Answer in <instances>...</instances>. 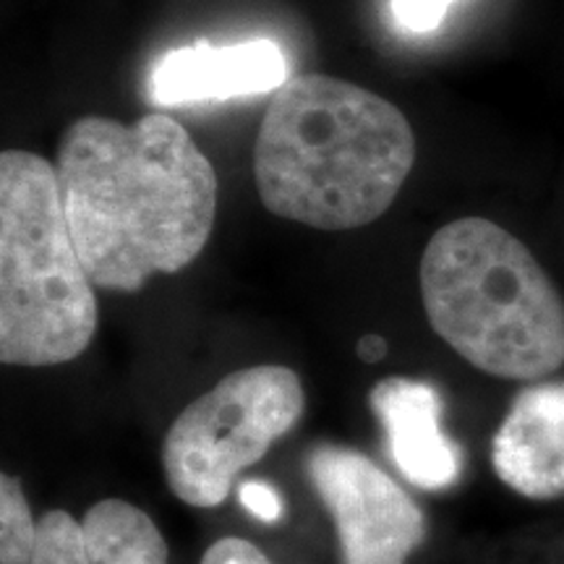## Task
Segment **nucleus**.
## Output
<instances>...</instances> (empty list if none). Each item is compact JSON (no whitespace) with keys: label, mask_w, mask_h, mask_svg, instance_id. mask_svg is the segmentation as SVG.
Masks as SVG:
<instances>
[{"label":"nucleus","mask_w":564,"mask_h":564,"mask_svg":"<svg viewBox=\"0 0 564 564\" xmlns=\"http://www.w3.org/2000/svg\"><path fill=\"white\" fill-rule=\"evenodd\" d=\"M238 502L243 505L246 512L267 525L280 523L285 518V499H282V494L272 484L259 481V478H251V481L238 486Z\"/></svg>","instance_id":"obj_13"},{"label":"nucleus","mask_w":564,"mask_h":564,"mask_svg":"<svg viewBox=\"0 0 564 564\" xmlns=\"http://www.w3.org/2000/svg\"><path fill=\"white\" fill-rule=\"evenodd\" d=\"M30 564H91L82 520L66 510H47L42 514Z\"/></svg>","instance_id":"obj_12"},{"label":"nucleus","mask_w":564,"mask_h":564,"mask_svg":"<svg viewBox=\"0 0 564 564\" xmlns=\"http://www.w3.org/2000/svg\"><path fill=\"white\" fill-rule=\"evenodd\" d=\"M491 465L520 497H564V379L514 394L491 440Z\"/></svg>","instance_id":"obj_8"},{"label":"nucleus","mask_w":564,"mask_h":564,"mask_svg":"<svg viewBox=\"0 0 564 564\" xmlns=\"http://www.w3.org/2000/svg\"><path fill=\"white\" fill-rule=\"evenodd\" d=\"M76 251L58 171L40 154H0V361L61 366L95 340L97 295Z\"/></svg>","instance_id":"obj_4"},{"label":"nucleus","mask_w":564,"mask_h":564,"mask_svg":"<svg viewBox=\"0 0 564 564\" xmlns=\"http://www.w3.org/2000/svg\"><path fill=\"white\" fill-rule=\"evenodd\" d=\"M306 474L333 514L340 564H405L426 539V514L411 494L358 449L316 444Z\"/></svg>","instance_id":"obj_6"},{"label":"nucleus","mask_w":564,"mask_h":564,"mask_svg":"<svg viewBox=\"0 0 564 564\" xmlns=\"http://www.w3.org/2000/svg\"><path fill=\"white\" fill-rule=\"evenodd\" d=\"M285 55L270 40L243 45H194L167 53L152 74V95L162 105H194L207 100L259 95L285 84Z\"/></svg>","instance_id":"obj_9"},{"label":"nucleus","mask_w":564,"mask_h":564,"mask_svg":"<svg viewBox=\"0 0 564 564\" xmlns=\"http://www.w3.org/2000/svg\"><path fill=\"white\" fill-rule=\"evenodd\" d=\"M457 0H392V13L400 26L411 32H432L442 24Z\"/></svg>","instance_id":"obj_14"},{"label":"nucleus","mask_w":564,"mask_h":564,"mask_svg":"<svg viewBox=\"0 0 564 564\" xmlns=\"http://www.w3.org/2000/svg\"><path fill=\"white\" fill-rule=\"evenodd\" d=\"M202 564H272V562L270 556H267L259 546H253L251 541L228 535V539L215 541V544L204 552Z\"/></svg>","instance_id":"obj_15"},{"label":"nucleus","mask_w":564,"mask_h":564,"mask_svg":"<svg viewBox=\"0 0 564 564\" xmlns=\"http://www.w3.org/2000/svg\"><path fill=\"white\" fill-rule=\"evenodd\" d=\"M429 324L497 379L541 382L564 366V299L531 249L484 217L444 225L421 257Z\"/></svg>","instance_id":"obj_3"},{"label":"nucleus","mask_w":564,"mask_h":564,"mask_svg":"<svg viewBox=\"0 0 564 564\" xmlns=\"http://www.w3.org/2000/svg\"><path fill=\"white\" fill-rule=\"evenodd\" d=\"M387 356V340L382 335H364L358 340V358L366 364H379Z\"/></svg>","instance_id":"obj_16"},{"label":"nucleus","mask_w":564,"mask_h":564,"mask_svg":"<svg viewBox=\"0 0 564 564\" xmlns=\"http://www.w3.org/2000/svg\"><path fill=\"white\" fill-rule=\"evenodd\" d=\"M306 408L299 373L249 366L220 379L175 415L162 440V474L181 502L217 507L232 484L270 453Z\"/></svg>","instance_id":"obj_5"},{"label":"nucleus","mask_w":564,"mask_h":564,"mask_svg":"<svg viewBox=\"0 0 564 564\" xmlns=\"http://www.w3.org/2000/svg\"><path fill=\"white\" fill-rule=\"evenodd\" d=\"M55 171L76 251L102 291L133 293L181 272L215 228V167L162 112L79 118L63 131Z\"/></svg>","instance_id":"obj_1"},{"label":"nucleus","mask_w":564,"mask_h":564,"mask_svg":"<svg viewBox=\"0 0 564 564\" xmlns=\"http://www.w3.org/2000/svg\"><path fill=\"white\" fill-rule=\"evenodd\" d=\"M369 405L384 429V449L408 484L442 491L463 474L460 447L444 434V400L432 382L390 377L371 387Z\"/></svg>","instance_id":"obj_7"},{"label":"nucleus","mask_w":564,"mask_h":564,"mask_svg":"<svg viewBox=\"0 0 564 564\" xmlns=\"http://www.w3.org/2000/svg\"><path fill=\"white\" fill-rule=\"evenodd\" d=\"M91 564H167V541L144 510L126 499H100L84 514Z\"/></svg>","instance_id":"obj_10"},{"label":"nucleus","mask_w":564,"mask_h":564,"mask_svg":"<svg viewBox=\"0 0 564 564\" xmlns=\"http://www.w3.org/2000/svg\"><path fill=\"white\" fill-rule=\"evenodd\" d=\"M413 162L403 110L352 82L306 74L267 105L253 178L259 199L282 220L356 230L392 207Z\"/></svg>","instance_id":"obj_2"},{"label":"nucleus","mask_w":564,"mask_h":564,"mask_svg":"<svg viewBox=\"0 0 564 564\" xmlns=\"http://www.w3.org/2000/svg\"><path fill=\"white\" fill-rule=\"evenodd\" d=\"M37 539V520L21 481L0 476V564H30Z\"/></svg>","instance_id":"obj_11"}]
</instances>
